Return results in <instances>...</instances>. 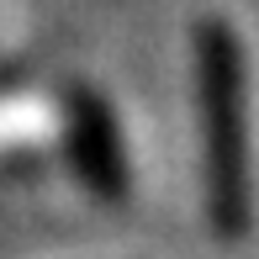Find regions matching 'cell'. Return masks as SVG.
Here are the masks:
<instances>
[{"label": "cell", "mask_w": 259, "mask_h": 259, "mask_svg": "<svg viewBox=\"0 0 259 259\" xmlns=\"http://www.w3.org/2000/svg\"><path fill=\"white\" fill-rule=\"evenodd\" d=\"M64 143H69V164H74L79 185L101 206H122L133 196V164H127L122 122H116L111 101L96 85L64 90Z\"/></svg>", "instance_id": "obj_2"}, {"label": "cell", "mask_w": 259, "mask_h": 259, "mask_svg": "<svg viewBox=\"0 0 259 259\" xmlns=\"http://www.w3.org/2000/svg\"><path fill=\"white\" fill-rule=\"evenodd\" d=\"M196 111H201V180L206 217L222 243L254 228V143H249V53L228 16H206L191 32Z\"/></svg>", "instance_id": "obj_1"}]
</instances>
